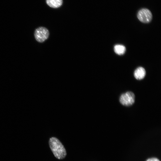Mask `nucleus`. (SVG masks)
Masks as SVG:
<instances>
[{"instance_id": "obj_1", "label": "nucleus", "mask_w": 161, "mask_h": 161, "mask_svg": "<svg viewBox=\"0 0 161 161\" xmlns=\"http://www.w3.org/2000/svg\"><path fill=\"white\" fill-rule=\"evenodd\" d=\"M49 143L52 151L56 158L62 160L66 157L67 154L66 149L58 138L54 137H51Z\"/></svg>"}, {"instance_id": "obj_2", "label": "nucleus", "mask_w": 161, "mask_h": 161, "mask_svg": "<svg viewBox=\"0 0 161 161\" xmlns=\"http://www.w3.org/2000/svg\"><path fill=\"white\" fill-rule=\"evenodd\" d=\"M34 35L35 40L39 43H42L48 39L49 32L46 27H40L35 31Z\"/></svg>"}, {"instance_id": "obj_3", "label": "nucleus", "mask_w": 161, "mask_h": 161, "mask_svg": "<svg viewBox=\"0 0 161 161\" xmlns=\"http://www.w3.org/2000/svg\"><path fill=\"white\" fill-rule=\"evenodd\" d=\"M135 96L131 92H127L123 93L120 96L119 101L122 105L127 106L132 105L135 102Z\"/></svg>"}, {"instance_id": "obj_4", "label": "nucleus", "mask_w": 161, "mask_h": 161, "mask_svg": "<svg viewBox=\"0 0 161 161\" xmlns=\"http://www.w3.org/2000/svg\"><path fill=\"white\" fill-rule=\"evenodd\" d=\"M139 20L143 23H148L152 18V14L151 11L146 8H143L139 11L137 14Z\"/></svg>"}, {"instance_id": "obj_5", "label": "nucleus", "mask_w": 161, "mask_h": 161, "mask_svg": "<svg viewBox=\"0 0 161 161\" xmlns=\"http://www.w3.org/2000/svg\"><path fill=\"white\" fill-rule=\"evenodd\" d=\"M146 72L144 68L142 67L137 68L134 71V76L135 78L138 80L143 79L145 77Z\"/></svg>"}, {"instance_id": "obj_6", "label": "nucleus", "mask_w": 161, "mask_h": 161, "mask_svg": "<svg viewBox=\"0 0 161 161\" xmlns=\"http://www.w3.org/2000/svg\"><path fill=\"white\" fill-rule=\"evenodd\" d=\"M47 4L50 7L56 8L60 7L62 3V0H46Z\"/></svg>"}, {"instance_id": "obj_7", "label": "nucleus", "mask_w": 161, "mask_h": 161, "mask_svg": "<svg viewBox=\"0 0 161 161\" xmlns=\"http://www.w3.org/2000/svg\"><path fill=\"white\" fill-rule=\"evenodd\" d=\"M115 52L118 55H122L126 51V47L122 45H116L114 47Z\"/></svg>"}, {"instance_id": "obj_8", "label": "nucleus", "mask_w": 161, "mask_h": 161, "mask_svg": "<svg viewBox=\"0 0 161 161\" xmlns=\"http://www.w3.org/2000/svg\"><path fill=\"white\" fill-rule=\"evenodd\" d=\"M146 161H160L159 159L156 158H152L148 159Z\"/></svg>"}]
</instances>
